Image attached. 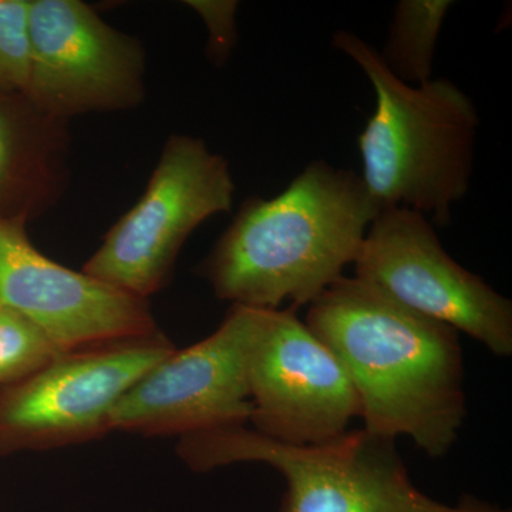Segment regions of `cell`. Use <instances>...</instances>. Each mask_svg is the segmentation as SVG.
I'll return each instance as SVG.
<instances>
[{
    "mask_svg": "<svg viewBox=\"0 0 512 512\" xmlns=\"http://www.w3.org/2000/svg\"><path fill=\"white\" fill-rule=\"evenodd\" d=\"M177 454L207 473L238 463H262L284 476L279 512H447L414 485L396 440L365 429L319 446H293L247 426L180 437Z\"/></svg>",
    "mask_w": 512,
    "mask_h": 512,
    "instance_id": "277c9868",
    "label": "cell"
},
{
    "mask_svg": "<svg viewBox=\"0 0 512 512\" xmlns=\"http://www.w3.org/2000/svg\"><path fill=\"white\" fill-rule=\"evenodd\" d=\"M0 306H2V305H0Z\"/></svg>",
    "mask_w": 512,
    "mask_h": 512,
    "instance_id": "ac0fdd59",
    "label": "cell"
},
{
    "mask_svg": "<svg viewBox=\"0 0 512 512\" xmlns=\"http://www.w3.org/2000/svg\"><path fill=\"white\" fill-rule=\"evenodd\" d=\"M175 349L161 330L57 353L0 392V457L55 450L111 433L124 393Z\"/></svg>",
    "mask_w": 512,
    "mask_h": 512,
    "instance_id": "8992f818",
    "label": "cell"
},
{
    "mask_svg": "<svg viewBox=\"0 0 512 512\" xmlns=\"http://www.w3.org/2000/svg\"><path fill=\"white\" fill-rule=\"evenodd\" d=\"M447 512H511V510L487 503L474 495L464 494L454 507H448Z\"/></svg>",
    "mask_w": 512,
    "mask_h": 512,
    "instance_id": "e0dca14e",
    "label": "cell"
},
{
    "mask_svg": "<svg viewBox=\"0 0 512 512\" xmlns=\"http://www.w3.org/2000/svg\"><path fill=\"white\" fill-rule=\"evenodd\" d=\"M29 0H0V92L25 93L29 80Z\"/></svg>",
    "mask_w": 512,
    "mask_h": 512,
    "instance_id": "9a60e30c",
    "label": "cell"
},
{
    "mask_svg": "<svg viewBox=\"0 0 512 512\" xmlns=\"http://www.w3.org/2000/svg\"><path fill=\"white\" fill-rule=\"evenodd\" d=\"M453 2L400 0L382 56L384 64L402 82L419 86L431 80L441 26Z\"/></svg>",
    "mask_w": 512,
    "mask_h": 512,
    "instance_id": "4fadbf2b",
    "label": "cell"
},
{
    "mask_svg": "<svg viewBox=\"0 0 512 512\" xmlns=\"http://www.w3.org/2000/svg\"><path fill=\"white\" fill-rule=\"evenodd\" d=\"M379 211L355 171L313 161L276 197L248 198L198 274L232 305L301 308L353 265Z\"/></svg>",
    "mask_w": 512,
    "mask_h": 512,
    "instance_id": "7a4b0ae2",
    "label": "cell"
},
{
    "mask_svg": "<svg viewBox=\"0 0 512 512\" xmlns=\"http://www.w3.org/2000/svg\"><path fill=\"white\" fill-rule=\"evenodd\" d=\"M235 190L221 154L201 138L173 134L146 191L107 231L82 271L148 301L170 282L192 232L208 218L231 211Z\"/></svg>",
    "mask_w": 512,
    "mask_h": 512,
    "instance_id": "5b68a950",
    "label": "cell"
},
{
    "mask_svg": "<svg viewBox=\"0 0 512 512\" xmlns=\"http://www.w3.org/2000/svg\"><path fill=\"white\" fill-rule=\"evenodd\" d=\"M70 181V134L25 93L0 92V220L28 224L62 200Z\"/></svg>",
    "mask_w": 512,
    "mask_h": 512,
    "instance_id": "7c38bea8",
    "label": "cell"
},
{
    "mask_svg": "<svg viewBox=\"0 0 512 512\" xmlns=\"http://www.w3.org/2000/svg\"><path fill=\"white\" fill-rule=\"evenodd\" d=\"M185 5L201 16L207 26V56L215 66L227 63L237 43L238 2L232 0H187Z\"/></svg>",
    "mask_w": 512,
    "mask_h": 512,
    "instance_id": "2e32d148",
    "label": "cell"
},
{
    "mask_svg": "<svg viewBox=\"0 0 512 512\" xmlns=\"http://www.w3.org/2000/svg\"><path fill=\"white\" fill-rule=\"evenodd\" d=\"M60 353L35 323L0 306V392Z\"/></svg>",
    "mask_w": 512,
    "mask_h": 512,
    "instance_id": "5bb4252c",
    "label": "cell"
},
{
    "mask_svg": "<svg viewBox=\"0 0 512 512\" xmlns=\"http://www.w3.org/2000/svg\"><path fill=\"white\" fill-rule=\"evenodd\" d=\"M26 97L47 116L136 109L146 97V50L80 0H29Z\"/></svg>",
    "mask_w": 512,
    "mask_h": 512,
    "instance_id": "ba28073f",
    "label": "cell"
},
{
    "mask_svg": "<svg viewBox=\"0 0 512 512\" xmlns=\"http://www.w3.org/2000/svg\"><path fill=\"white\" fill-rule=\"evenodd\" d=\"M332 45L375 89V113L357 138L362 180L373 202L379 210L410 208L446 227L470 187L480 124L473 101L450 80L402 82L375 47L346 30L333 35Z\"/></svg>",
    "mask_w": 512,
    "mask_h": 512,
    "instance_id": "3957f363",
    "label": "cell"
},
{
    "mask_svg": "<svg viewBox=\"0 0 512 512\" xmlns=\"http://www.w3.org/2000/svg\"><path fill=\"white\" fill-rule=\"evenodd\" d=\"M0 305L35 323L60 352L160 330L150 302L57 264L22 222L0 220Z\"/></svg>",
    "mask_w": 512,
    "mask_h": 512,
    "instance_id": "8fae6325",
    "label": "cell"
},
{
    "mask_svg": "<svg viewBox=\"0 0 512 512\" xmlns=\"http://www.w3.org/2000/svg\"><path fill=\"white\" fill-rule=\"evenodd\" d=\"M298 309H258L248 362L249 421L279 443L319 446L348 433L360 404L348 373Z\"/></svg>",
    "mask_w": 512,
    "mask_h": 512,
    "instance_id": "30bf717a",
    "label": "cell"
},
{
    "mask_svg": "<svg viewBox=\"0 0 512 512\" xmlns=\"http://www.w3.org/2000/svg\"><path fill=\"white\" fill-rule=\"evenodd\" d=\"M305 323L348 373L365 430L446 456L467 416L456 329L346 276L309 303Z\"/></svg>",
    "mask_w": 512,
    "mask_h": 512,
    "instance_id": "6da1fadb",
    "label": "cell"
},
{
    "mask_svg": "<svg viewBox=\"0 0 512 512\" xmlns=\"http://www.w3.org/2000/svg\"><path fill=\"white\" fill-rule=\"evenodd\" d=\"M258 309L231 305L218 329L175 348L121 396L110 430L138 436H188L251 420L248 362Z\"/></svg>",
    "mask_w": 512,
    "mask_h": 512,
    "instance_id": "9c48e42d",
    "label": "cell"
},
{
    "mask_svg": "<svg viewBox=\"0 0 512 512\" xmlns=\"http://www.w3.org/2000/svg\"><path fill=\"white\" fill-rule=\"evenodd\" d=\"M355 278L497 356L512 353V303L444 251L433 224L410 208H384L367 229Z\"/></svg>",
    "mask_w": 512,
    "mask_h": 512,
    "instance_id": "52a82bcc",
    "label": "cell"
}]
</instances>
